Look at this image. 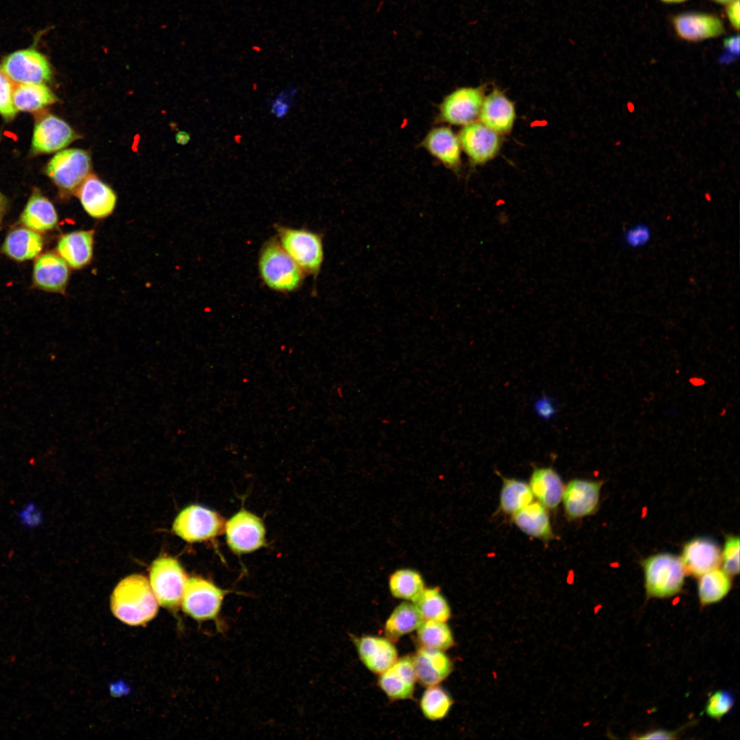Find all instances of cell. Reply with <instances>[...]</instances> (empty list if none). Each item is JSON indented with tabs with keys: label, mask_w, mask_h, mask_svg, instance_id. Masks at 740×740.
Masks as SVG:
<instances>
[{
	"label": "cell",
	"mask_w": 740,
	"mask_h": 740,
	"mask_svg": "<svg viewBox=\"0 0 740 740\" xmlns=\"http://www.w3.org/2000/svg\"><path fill=\"white\" fill-rule=\"evenodd\" d=\"M114 615L125 624H147L156 615L158 602L149 581L143 575L134 574L116 586L110 598Z\"/></svg>",
	"instance_id": "obj_1"
},
{
	"label": "cell",
	"mask_w": 740,
	"mask_h": 740,
	"mask_svg": "<svg viewBox=\"0 0 740 740\" xmlns=\"http://www.w3.org/2000/svg\"><path fill=\"white\" fill-rule=\"evenodd\" d=\"M260 275L271 289L291 293L299 288L304 272L283 249L277 238L267 242L258 260Z\"/></svg>",
	"instance_id": "obj_2"
},
{
	"label": "cell",
	"mask_w": 740,
	"mask_h": 740,
	"mask_svg": "<svg viewBox=\"0 0 740 740\" xmlns=\"http://www.w3.org/2000/svg\"><path fill=\"white\" fill-rule=\"evenodd\" d=\"M641 565L648 597L667 598L682 591L686 573L679 556L658 553L643 559Z\"/></svg>",
	"instance_id": "obj_3"
},
{
	"label": "cell",
	"mask_w": 740,
	"mask_h": 740,
	"mask_svg": "<svg viewBox=\"0 0 740 740\" xmlns=\"http://www.w3.org/2000/svg\"><path fill=\"white\" fill-rule=\"evenodd\" d=\"M278 241L286 253L307 274L319 273L323 261L322 237L314 232L289 227L277 229Z\"/></svg>",
	"instance_id": "obj_4"
},
{
	"label": "cell",
	"mask_w": 740,
	"mask_h": 740,
	"mask_svg": "<svg viewBox=\"0 0 740 740\" xmlns=\"http://www.w3.org/2000/svg\"><path fill=\"white\" fill-rule=\"evenodd\" d=\"M89 153L81 149H67L58 152L47 163V175L64 194L75 193L90 174Z\"/></svg>",
	"instance_id": "obj_5"
},
{
	"label": "cell",
	"mask_w": 740,
	"mask_h": 740,
	"mask_svg": "<svg viewBox=\"0 0 740 740\" xmlns=\"http://www.w3.org/2000/svg\"><path fill=\"white\" fill-rule=\"evenodd\" d=\"M226 591L201 577L187 579L181 605L183 611L199 621H216Z\"/></svg>",
	"instance_id": "obj_6"
},
{
	"label": "cell",
	"mask_w": 740,
	"mask_h": 740,
	"mask_svg": "<svg viewBox=\"0 0 740 740\" xmlns=\"http://www.w3.org/2000/svg\"><path fill=\"white\" fill-rule=\"evenodd\" d=\"M149 578L158 604L166 608H177L188 579L179 562L170 556L156 559L151 566Z\"/></svg>",
	"instance_id": "obj_7"
},
{
	"label": "cell",
	"mask_w": 740,
	"mask_h": 740,
	"mask_svg": "<svg viewBox=\"0 0 740 740\" xmlns=\"http://www.w3.org/2000/svg\"><path fill=\"white\" fill-rule=\"evenodd\" d=\"M224 526L223 518L216 512L199 505H190L178 514L173 530L184 541L195 543L217 536Z\"/></svg>",
	"instance_id": "obj_8"
},
{
	"label": "cell",
	"mask_w": 740,
	"mask_h": 740,
	"mask_svg": "<svg viewBox=\"0 0 740 740\" xmlns=\"http://www.w3.org/2000/svg\"><path fill=\"white\" fill-rule=\"evenodd\" d=\"M12 81L19 84H45L52 71L45 56L34 49L16 51L3 60L1 69Z\"/></svg>",
	"instance_id": "obj_9"
},
{
	"label": "cell",
	"mask_w": 740,
	"mask_h": 740,
	"mask_svg": "<svg viewBox=\"0 0 740 740\" xmlns=\"http://www.w3.org/2000/svg\"><path fill=\"white\" fill-rule=\"evenodd\" d=\"M227 543L236 554L254 552L265 543V529L262 520L245 510L232 516L225 525Z\"/></svg>",
	"instance_id": "obj_10"
},
{
	"label": "cell",
	"mask_w": 740,
	"mask_h": 740,
	"mask_svg": "<svg viewBox=\"0 0 740 740\" xmlns=\"http://www.w3.org/2000/svg\"><path fill=\"white\" fill-rule=\"evenodd\" d=\"M481 87H462L447 95L439 106V119L451 125H466L478 117L484 100Z\"/></svg>",
	"instance_id": "obj_11"
},
{
	"label": "cell",
	"mask_w": 740,
	"mask_h": 740,
	"mask_svg": "<svg viewBox=\"0 0 740 740\" xmlns=\"http://www.w3.org/2000/svg\"><path fill=\"white\" fill-rule=\"evenodd\" d=\"M603 482L575 478L566 485L562 501L569 520H576L595 514L600 505Z\"/></svg>",
	"instance_id": "obj_12"
},
{
	"label": "cell",
	"mask_w": 740,
	"mask_h": 740,
	"mask_svg": "<svg viewBox=\"0 0 740 740\" xmlns=\"http://www.w3.org/2000/svg\"><path fill=\"white\" fill-rule=\"evenodd\" d=\"M77 138L78 135L66 122L48 114L35 124L32 150L34 153H51L67 147Z\"/></svg>",
	"instance_id": "obj_13"
},
{
	"label": "cell",
	"mask_w": 740,
	"mask_h": 740,
	"mask_svg": "<svg viewBox=\"0 0 740 740\" xmlns=\"http://www.w3.org/2000/svg\"><path fill=\"white\" fill-rule=\"evenodd\" d=\"M671 23L676 34L688 42H700L725 34L723 21L717 15L700 12H686L673 16Z\"/></svg>",
	"instance_id": "obj_14"
},
{
	"label": "cell",
	"mask_w": 740,
	"mask_h": 740,
	"mask_svg": "<svg viewBox=\"0 0 740 740\" xmlns=\"http://www.w3.org/2000/svg\"><path fill=\"white\" fill-rule=\"evenodd\" d=\"M458 137L461 149L476 164L488 162L500 149L498 134L480 122L465 125Z\"/></svg>",
	"instance_id": "obj_15"
},
{
	"label": "cell",
	"mask_w": 740,
	"mask_h": 740,
	"mask_svg": "<svg viewBox=\"0 0 740 740\" xmlns=\"http://www.w3.org/2000/svg\"><path fill=\"white\" fill-rule=\"evenodd\" d=\"M722 550L712 539L697 537L687 542L680 556L686 575L699 577L719 567Z\"/></svg>",
	"instance_id": "obj_16"
},
{
	"label": "cell",
	"mask_w": 740,
	"mask_h": 740,
	"mask_svg": "<svg viewBox=\"0 0 740 740\" xmlns=\"http://www.w3.org/2000/svg\"><path fill=\"white\" fill-rule=\"evenodd\" d=\"M75 193L84 210L95 219L109 216L116 206L114 191L95 175L90 174Z\"/></svg>",
	"instance_id": "obj_17"
},
{
	"label": "cell",
	"mask_w": 740,
	"mask_h": 740,
	"mask_svg": "<svg viewBox=\"0 0 740 740\" xmlns=\"http://www.w3.org/2000/svg\"><path fill=\"white\" fill-rule=\"evenodd\" d=\"M416 680L413 656L408 655L380 674L378 684L388 698L404 700L412 696Z\"/></svg>",
	"instance_id": "obj_18"
},
{
	"label": "cell",
	"mask_w": 740,
	"mask_h": 740,
	"mask_svg": "<svg viewBox=\"0 0 740 740\" xmlns=\"http://www.w3.org/2000/svg\"><path fill=\"white\" fill-rule=\"evenodd\" d=\"M478 117L480 123L496 133H508L515 123V106L504 93L495 89L484 98Z\"/></svg>",
	"instance_id": "obj_19"
},
{
	"label": "cell",
	"mask_w": 740,
	"mask_h": 740,
	"mask_svg": "<svg viewBox=\"0 0 740 740\" xmlns=\"http://www.w3.org/2000/svg\"><path fill=\"white\" fill-rule=\"evenodd\" d=\"M422 146L445 166L457 169L461 163V147L458 136L448 127L432 128L422 141Z\"/></svg>",
	"instance_id": "obj_20"
},
{
	"label": "cell",
	"mask_w": 740,
	"mask_h": 740,
	"mask_svg": "<svg viewBox=\"0 0 740 740\" xmlns=\"http://www.w3.org/2000/svg\"><path fill=\"white\" fill-rule=\"evenodd\" d=\"M354 641L360 660L375 674H382L397 660V650L388 639L365 636Z\"/></svg>",
	"instance_id": "obj_21"
},
{
	"label": "cell",
	"mask_w": 740,
	"mask_h": 740,
	"mask_svg": "<svg viewBox=\"0 0 740 740\" xmlns=\"http://www.w3.org/2000/svg\"><path fill=\"white\" fill-rule=\"evenodd\" d=\"M417 680L426 687L436 685L452 672V663L441 650L421 646L413 656Z\"/></svg>",
	"instance_id": "obj_22"
},
{
	"label": "cell",
	"mask_w": 740,
	"mask_h": 740,
	"mask_svg": "<svg viewBox=\"0 0 740 740\" xmlns=\"http://www.w3.org/2000/svg\"><path fill=\"white\" fill-rule=\"evenodd\" d=\"M68 264L60 256L46 253L37 258L34 266L33 279L39 288L62 293L69 280Z\"/></svg>",
	"instance_id": "obj_23"
},
{
	"label": "cell",
	"mask_w": 740,
	"mask_h": 740,
	"mask_svg": "<svg viewBox=\"0 0 740 740\" xmlns=\"http://www.w3.org/2000/svg\"><path fill=\"white\" fill-rule=\"evenodd\" d=\"M94 231L79 230L63 235L57 251L69 266L79 269L91 260L93 254Z\"/></svg>",
	"instance_id": "obj_24"
},
{
	"label": "cell",
	"mask_w": 740,
	"mask_h": 740,
	"mask_svg": "<svg viewBox=\"0 0 740 740\" xmlns=\"http://www.w3.org/2000/svg\"><path fill=\"white\" fill-rule=\"evenodd\" d=\"M512 515L515 525L526 534L543 541L554 538L547 509L538 501Z\"/></svg>",
	"instance_id": "obj_25"
},
{
	"label": "cell",
	"mask_w": 740,
	"mask_h": 740,
	"mask_svg": "<svg viewBox=\"0 0 740 740\" xmlns=\"http://www.w3.org/2000/svg\"><path fill=\"white\" fill-rule=\"evenodd\" d=\"M529 485L534 497L547 509L555 510L562 501L565 485L552 467L534 469Z\"/></svg>",
	"instance_id": "obj_26"
},
{
	"label": "cell",
	"mask_w": 740,
	"mask_h": 740,
	"mask_svg": "<svg viewBox=\"0 0 740 740\" xmlns=\"http://www.w3.org/2000/svg\"><path fill=\"white\" fill-rule=\"evenodd\" d=\"M20 221L26 227L43 232L53 230L58 218L53 204L36 190L29 197Z\"/></svg>",
	"instance_id": "obj_27"
},
{
	"label": "cell",
	"mask_w": 740,
	"mask_h": 740,
	"mask_svg": "<svg viewBox=\"0 0 740 740\" xmlns=\"http://www.w3.org/2000/svg\"><path fill=\"white\" fill-rule=\"evenodd\" d=\"M42 247V238L37 232L28 227H18L8 233L2 251L15 260L25 261L36 257Z\"/></svg>",
	"instance_id": "obj_28"
},
{
	"label": "cell",
	"mask_w": 740,
	"mask_h": 740,
	"mask_svg": "<svg viewBox=\"0 0 740 740\" xmlns=\"http://www.w3.org/2000/svg\"><path fill=\"white\" fill-rule=\"evenodd\" d=\"M12 98L17 111L29 112L42 110L58 101L45 84H19L14 87Z\"/></svg>",
	"instance_id": "obj_29"
},
{
	"label": "cell",
	"mask_w": 740,
	"mask_h": 740,
	"mask_svg": "<svg viewBox=\"0 0 740 740\" xmlns=\"http://www.w3.org/2000/svg\"><path fill=\"white\" fill-rule=\"evenodd\" d=\"M731 576L722 567H716L698 577V594L702 606L721 601L732 587Z\"/></svg>",
	"instance_id": "obj_30"
},
{
	"label": "cell",
	"mask_w": 740,
	"mask_h": 740,
	"mask_svg": "<svg viewBox=\"0 0 740 740\" xmlns=\"http://www.w3.org/2000/svg\"><path fill=\"white\" fill-rule=\"evenodd\" d=\"M423 620L414 604L402 602L393 610L386 621L385 634L391 641H397L403 635L417 629Z\"/></svg>",
	"instance_id": "obj_31"
},
{
	"label": "cell",
	"mask_w": 740,
	"mask_h": 740,
	"mask_svg": "<svg viewBox=\"0 0 740 740\" xmlns=\"http://www.w3.org/2000/svg\"><path fill=\"white\" fill-rule=\"evenodd\" d=\"M500 495V509L505 514L513 515L534 501L529 484L513 478L502 476Z\"/></svg>",
	"instance_id": "obj_32"
},
{
	"label": "cell",
	"mask_w": 740,
	"mask_h": 740,
	"mask_svg": "<svg viewBox=\"0 0 740 740\" xmlns=\"http://www.w3.org/2000/svg\"><path fill=\"white\" fill-rule=\"evenodd\" d=\"M388 587L394 597L412 602L426 588L421 573L408 567L399 568L394 571L389 576Z\"/></svg>",
	"instance_id": "obj_33"
},
{
	"label": "cell",
	"mask_w": 740,
	"mask_h": 740,
	"mask_svg": "<svg viewBox=\"0 0 740 740\" xmlns=\"http://www.w3.org/2000/svg\"><path fill=\"white\" fill-rule=\"evenodd\" d=\"M412 602L423 620L445 622L450 617L449 606L437 587L425 588Z\"/></svg>",
	"instance_id": "obj_34"
},
{
	"label": "cell",
	"mask_w": 740,
	"mask_h": 740,
	"mask_svg": "<svg viewBox=\"0 0 740 740\" xmlns=\"http://www.w3.org/2000/svg\"><path fill=\"white\" fill-rule=\"evenodd\" d=\"M417 637L423 647L441 651L454 645L450 628L444 621L423 620L417 628Z\"/></svg>",
	"instance_id": "obj_35"
},
{
	"label": "cell",
	"mask_w": 740,
	"mask_h": 740,
	"mask_svg": "<svg viewBox=\"0 0 740 740\" xmlns=\"http://www.w3.org/2000/svg\"><path fill=\"white\" fill-rule=\"evenodd\" d=\"M452 700L441 687H428L422 695L420 706L424 716L430 720L444 718L452 704Z\"/></svg>",
	"instance_id": "obj_36"
},
{
	"label": "cell",
	"mask_w": 740,
	"mask_h": 740,
	"mask_svg": "<svg viewBox=\"0 0 740 740\" xmlns=\"http://www.w3.org/2000/svg\"><path fill=\"white\" fill-rule=\"evenodd\" d=\"M652 236L651 227L645 223L639 222L630 225L623 232L621 241L625 247L638 249L647 246Z\"/></svg>",
	"instance_id": "obj_37"
},
{
	"label": "cell",
	"mask_w": 740,
	"mask_h": 740,
	"mask_svg": "<svg viewBox=\"0 0 740 740\" xmlns=\"http://www.w3.org/2000/svg\"><path fill=\"white\" fill-rule=\"evenodd\" d=\"M739 536L729 535L721 552L722 568L731 577L739 573Z\"/></svg>",
	"instance_id": "obj_38"
},
{
	"label": "cell",
	"mask_w": 740,
	"mask_h": 740,
	"mask_svg": "<svg viewBox=\"0 0 740 740\" xmlns=\"http://www.w3.org/2000/svg\"><path fill=\"white\" fill-rule=\"evenodd\" d=\"M733 705L734 698L729 691H717L709 696L705 711L711 718L719 720L731 710Z\"/></svg>",
	"instance_id": "obj_39"
},
{
	"label": "cell",
	"mask_w": 740,
	"mask_h": 740,
	"mask_svg": "<svg viewBox=\"0 0 740 740\" xmlns=\"http://www.w3.org/2000/svg\"><path fill=\"white\" fill-rule=\"evenodd\" d=\"M14 87L12 81L0 69V115L5 120L12 119L18 112L13 103Z\"/></svg>",
	"instance_id": "obj_40"
},
{
	"label": "cell",
	"mask_w": 740,
	"mask_h": 740,
	"mask_svg": "<svg viewBox=\"0 0 740 740\" xmlns=\"http://www.w3.org/2000/svg\"><path fill=\"white\" fill-rule=\"evenodd\" d=\"M725 53L719 58L722 64H730L739 55V36H732L724 40Z\"/></svg>",
	"instance_id": "obj_41"
},
{
	"label": "cell",
	"mask_w": 740,
	"mask_h": 740,
	"mask_svg": "<svg viewBox=\"0 0 740 740\" xmlns=\"http://www.w3.org/2000/svg\"><path fill=\"white\" fill-rule=\"evenodd\" d=\"M295 91L291 92L289 95L286 93V91L279 94L278 98L272 104L271 112L278 118H282L287 114L290 107V99L295 95Z\"/></svg>",
	"instance_id": "obj_42"
},
{
	"label": "cell",
	"mask_w": 740,
	"mask_h": 740,
	"mask_svg": "<svg viewBox=\"0 0 740 740\" xmlns=\"http://www.w3.org/2000/svg\"><path fill=\"white\" fill-rule=\"evenodd\" d=\"M726 15L731 26L737 31L739 29L740 4L739 0H733L726 5Z\"/></svg>",
	"instance_id": "obj_43"
},
{
	"label": "cell",
	"mask_w": 740,
	"mask_h": 740,
	"mask_svg": "<svg viewBox=\"0 0 740 740\" xmlns=\"http://www.w3.org/2000/svg\"><path fill=\"white\" fill-rule=\"evenodd\" d=\"M637 739H676V734L674 732L665 730H655L646 733L635 736Z\"/></svg>",
	"instance_id": "obj_44"
},
{
	"label": "cell",
	"mask_w": 740,
	"mask_h": 740,
	"mask_svg": "<svg viewBox=\"0 0 740 740\" xmlns=\"http://www.w3.org/2000/svg\"><path fill=\"white\" fill-rule=\"evenodd\" d=\"M537 410L542 416H550L553 413V407L547 400H541L537 404Z\"/></svg>",
	"instance_id": "obj_45"
},
{
	"label": "cell",
	"mask_w": 740,
	"mask_h": 740,
	"mask_svg": "<svg viewBox=\"0 0 740 740\" xmlns=\"http://www.w3.org/2000/svg\"><path fill=\"white\" fill-rule=\"evenodd\" d=\"M8 206V201L5 196L0 193V224L3 220V218L5 214V211Z\"/></svg>",
	"instance_id": "obj_46"
},
{
	"label": "cell",
	"mask_w": 740,
	"mask_h": 740,
	"mask_svg": "<svg viewBox=\"0 0 740 740\" xmlns=\"http://www.w3.org/2000/svg\"><path fill=\"white\" fill-rule=\"evenodd\" d=\"M177 138L179 143H186L189 140L190 136L187 133L181 132L180 133V137H177Z\"/></svg>",
	"instance_id": "obj_47"
},
{
	"label": "cell",
	"mask_w": 740,
	"mask_h": 740,
	"mask_svg": "<svg viewBox=\"0 0 740 740\" xmlns=\"http://www.w3.org/2000/svg\"><path fill=\"white\" fill-rule=\"evenodd\" d=\"M711 1L714 2V3H718V4L725 5H726L728 3H729L730 2L732 1L733 0H711Z\"/></svg>",
	"instance_id": "obj_48"
},
{
	"label": "cell",
	"mask_w": 740,
	"mask_h": 740,
	"mask_svg": "<svg viewBox=\"0 0 740 740\" xmlns=\"http://www.w3.org/2000/svg\"><path fill=\"white\" fill-rule=\"evenodd\" d=\"M661 1L667 3H680L685 2L688 0H661Z\"/></svg>",
	"instance_id": "obj_49"
},
{
	"label": "cell",
	"mask_w": 740,
	"mask_h": 740,
	"mask_svg": "<svg viewBox=\"0 0 740 740\" xmlns=\"http://www.w3.org/2000/svg\"><path fill=\"white\" fill-rule=\"evenodd\" d=\"M628 108L630 112H632L634 108V105L630 103L628 104Z\"/></svg>",
	"instance_id": "obj_50"
}]
</instances>
